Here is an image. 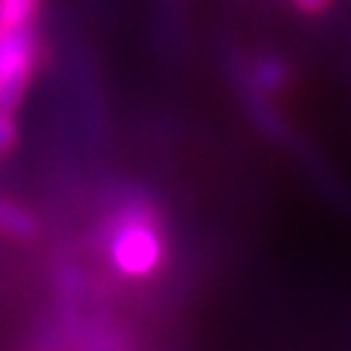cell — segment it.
Returning <instances> with one entry per match:
<instances>
[{
    "instance_id": "6da1fadb",
    "label": "cell",
    "mask_w": 351,
    "mask_h": 351,
    "mask_svg": "<svg viewBox=\"0 0 351 351\" xmlns=\"http://www.w3.org/2000/svg\"><path fill=\"white\" fill-rule=\"evenodd\" d=\"M163 254V230L155 219V210L147 202H130L114 219L108 232V257L114 269L125 277L144 280L160 269Z\"/></svg>"
},
{
    "instance_id": "8992f818",
    "label": "cell",
    "mask_w": 351,
    "mask_h": 351,
    "mask_svg": "<svg viewBox=\"0 0 351 351\" xmlns=\"http://www.w3.org/2000/svg\"><path fill=\"white\" fill-rule=\"evenodd\" d=\"M17 144V122L12 114H0V155H6Z\"/></svg>"
},
{
    "instance_id": "5b68a950",
    "label": "cell",
    "mask_w": 351,
    "mask_h": 351,
    "mask_svg": "<svg viewBox=\"0 0 351 351\" xmlns=\"http://www.w3.org/2000/svg\"><path fill=\"white\" fill-rule=\"evenodd\" d=\"M42 0H0V36L28 28L39 12Z\"/></svg>"
},
{
    "instance_id": "3957f363",
    "label": "cell",
    "mask_w": 351,
    "mask_h": 351,
    "mask_svg": "<svg viewBox=\"0 0 351 351\" xmlns=\"http://www.w3.org/2000/svg\"><path fill=\"white\" fill-rule=\"evenodd\" d=\"M291 66L280 56H257L246 69V86L263 97H271L288 89Z\"/></svg>"
},
{
    "instance_id": "52a82bcc",
    "label": "cell",
    "mask_w": 351,
    "mask_h": 351,
    "mask_svg": "<svg viewBox=\"0 0 351 351\" xmlns=\"http://www.w3.org/2000/svg\"><path fill=\"white\" fill-rule=\"evenodd\" d=\"M293 6H296L302 14L315 17V14H324V12L332 6V0H293Z\"/></svg>"
},
{
    "instance_id": "277c9868",
    "label": "cell",
    "mask_w": 351,
    "mask_h": 351,
    "mask_svg": "<svg viewBox=\"0 0 351 351\" xmlns=\"http://www.w3.org/2000/svg\"><path fill=\"white\" fill-rule=\"evenodd\" d=\"M0 232L14 238H34L36 235V219L23 205L0 197Z\"/></svg>"
},
{
    "instance_id": "7a4b0ae2",
    "label": "cell",
    "mask_w": 351,
    "mask_h": 351,
    "mask_svg": "<svg viewBox=\"0 0 351 351\" xmlns=\"http://www.w3.org/2000/svg\"><path fill=\"white\" fill-rule=\"evenodd\" d=\"M39 42L34 28L0 36V114H14L36 66Z\"/></svg>"
}]
</instances>
